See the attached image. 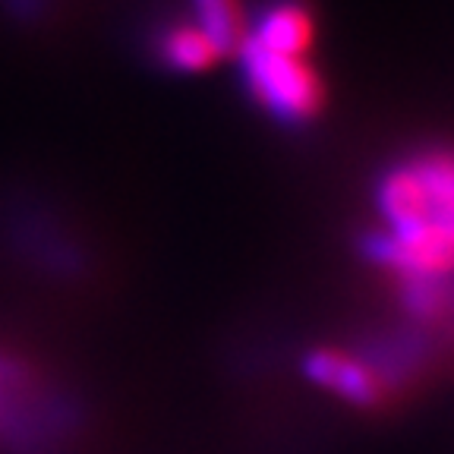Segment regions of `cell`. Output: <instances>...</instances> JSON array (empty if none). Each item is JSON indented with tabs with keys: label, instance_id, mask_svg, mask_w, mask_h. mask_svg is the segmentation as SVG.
Returning a JSON list of instances; mask_svg holds the SVG:
<instances>
[{
	"label": "cell",
	"instance_id": "277c9868",
	"mask_svg": "<svg viewBox=\"0 0 454 454\" xmlns=\"http://www.w3.org/2000/svg\"><path fill=\"white\" fill-rule=\"evenodd\" d=\"M149 51L161 67L174 73L208 70L221 57L212 38L196 22H158L149 28Z\"/></svg>",
	"mask_w": 454,
	"mask_h": 454
},
{
	"label": "cell",
	"instance_id": "3957f363",
	"mask_svg": "<svg viewBox=\"0 0 454 454\" xmlns=\"http://www.w3.org/2000/svg\"><path fill=\"white\" fill-rule=\"evenodd\" d=\"M306 372H309L312 382L325 385L334 395L348 397L350 404L363 407H376L388 395V385L379 376L376 369L369 366L366 360L350 354H340V350H319L306 360Z\"/></svg>",
	"mask_w": 454,
	"mask_h": 454
},
{
	"label": "cell",
	"instance_id": "6da1fadb",
	"mask_svg": "<svg viewBox=\"0 0 454 454\" xmlns=\"http://www.w3.org/2000/svg\"><path fill=\"white\" fill-rule=\"evenodd\" d=\"M363 249L413 328L454 344V149L413 152L385 170Z\"/></svg>",
	"mask_w": 454,
	"mask_h": 454
},
{
	"label": "cell",
	"instance_id": "8992f818",
	"mask_svg": "<svg viewBox=\"0 0 454 454\" xmlns=\"http://www.w3.org/2000/svg\"><path fill=\"white\" fill-rule=\"evenodd\" d=\"M192 4V22L215 42L221 54H231L240 44L247 32L240 0H190Z\"/></svg>",
	"mask_w": 454,
	"mask_h": 454
},
{
	"label": "cell",
	"instance_id": "5b68a950",
	"mask_svg": "<svg viewBox=\"0 0 454 454\" xmlns=\"http://www.w3.org/2000/svg\"><path fill=\"white\" fill-rule=\"evenodd\" d=\"M247 35L278 51L309 54L316 26H312V16L303 4H297V0H275V4H269L262 13L255 16L253 26H247Z\"/></svg>",
	"mask_w": 454,
	"mask_h": 454
},
{
	"label": "cell",
	"instance_id": "7a4b0ae2",
	"mask_svg": "<svg viewBox=\"0 0 454 454\" xmlns=\"http://www.w3.org/2000/svg\"><path fill=\"white\" fill-rule=\"evenodd\" d=\"M243 79L259 107L281 123H306L325 105V85H322L319 73L312 70L306 54L297 51H278L269 44L255 42L243 32L240 44Z\"/></svg>",
	"mask_w": 454,
	"mask_h": 454
}]
</instances>
